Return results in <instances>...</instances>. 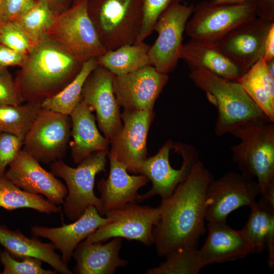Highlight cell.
<instances>
[{
    "instance_id": "obj_1",
    "label": "cell",
    "mask_w": 274,
    "mask_h": 274,
    "mask_svg": "<svg viewBox=\"0 0 274 274\" xmlns=\"http://www.w3.org/2000/svg\"><path fill=\"white\" fill-rule=\"evenodd\" d=\"M213 179L199 160L173 194L161 199L158 207L159 218L153 230L159 256L180 249H197L199 239L206 232V190Z\"/></svg>"
},
{
    "instance_id": "obj_2",
    "label": "cell",
    "mask_w": 274,
    "mask_h": 274,
    "mask_svg": "<svg viewBox=\"0 0 274 274\" xmlns=\"http://www.w3.org/2000/svg\"><path fill=\"white\" fill-rule=\"evenodd\" d=\"M82 64L46 33L27 54L15 81L25 101L41 104L70 83Z\"/></svg>"
},
{
    "instance_id": "obj_3",
    "label": "cell",
    "mask_w": 274,
    "mask_h": 274,
    "mask_svg": "<svg viewBox=\"0 0 274 274\" xmlns=\"http://www.w3.org/2000/svg\"><path fill=\"white\" fill-rule=\"evenodd\" d=\"M188 65L190 79L217 110L214 128L217 136L231 134L242 126L273 122L237 81L222 78L198 66Z\"/></svg>"
},
{
    "instance_id": "obj_4",
    "label": "cell",
    "mask_w": 274,
    "mask_h": 274,
    "mask_svg": "<svg viewBox=\"0 0 274 274\" xmlns=\"http://www.w3.org/2000/svg\"><path fill=\"white\" fill-rule=\"evenodd\" d=\"M231 134L240 140L230 149L240 173L256 179L262 197L274 202V124L242 126Z\"/></svg>"
},
{
    "instance_id": "obj_5",
    "label": "cell",
    "mask_w": 274,
    "mask_h": 274,
    "mask_svg": "<svg viewBox=\"0 0 274 274\" xmlns=\"http://www.w3.org/2000/svg\"><path fill=\"white\" fill-rule=\"evenodd\" d=\"M88 14L107 51L136 44L143 21V0H87Z\"/></svg>"
},
{
    "instance_id": "obj_6",
    "label": "cell",
    "mask_w": 274,
    "mask_h": 274,
    "mask_svg": "<svg viewBox=\"0 0 274 274\" xmlns=\"http://www.w3.org/2000/svg\"><path fill=\"white\" fill-rule=\"evenodd\" d=\"M108 152V150L94 152L75 168L67 165L62 159L51 163V172L63 179L66 185L67 194L63 209L70 221L77 220L90 206H94L101 216L104 215L101 201L95 195L94 186L96 175L106 172Z\"/></svg>"
},
{
    "instance_id": "obj_7",
    "label": "cell",
    "mask_w": 274,
    "mask_h": 274,
    "mask_svg": "<svg viewBox=\"0 0 274 274\" xmlns=\"http://www.w3.org/2000/svg\"><path fill=\"white\" fill-rule=\"evenodd\" d=\"M47 33L82 63L107 51L88 14L87 0L74 3L59 13Z\"/></svg>"
},
{
    "instance_id": "obj_8",
    "label": "cell",
    "mask_w": 274,
    "mask_h": 274,
    "mask_svg": "<svg viewBox=\"0 0 274 274\" xmlns=\"http://www.w3.org/2000/svg\"><path fill=\"white\" fill-rule=\"evenodd\" d=\"M256 17L253 2L216 5L202 1L194 6L185 32L191 40L215 45L231 30Z\"/></svg>"
},
{
    "instance_id": "obj_9",
    "label": "cell",
    "mask_w": 274,
    "mask_h": 274,
    "mask_svg": "<svg viewBox=\"0 0 274 274\" xmlns=\"http://www.w3.org/2000/svg\"><path fill=\"white\" fill-rule=\"evenodd\" d=\"M110 221L89 235L88 243H103L119 237L139 241L147 246L154 244L153 230L159 218L158 207L126 203L105 212Z\"/></svg>"
},
{
    "instance_id": "obj_10",
    "label": "cell",
    "mask_w": 274,
    "mask_h": 274,
    "mask_svg": "<svg viewBox=\"0 0 274 274\" xmlns=\"http://www.w3.org/2000/svg\"><path fill=\"white\" fill-rule=\"evenodd\" d=\"M70 115L41 109L26 135L23 150L39 162L64 158L71 135Z\"/></svg>"
},
{
    "instance_id": "obj_11",
    "label": "cell",
    "mask_w": 274,
    "mask_h": 274,
    "mask_svg": "<svg viewBox=\"0 0 274 274\" xmlns=\"http://www.w3.org/2000/svg\"><path fill=\"white\" fill-rule=\"evenodd\" d=\"M193 5L177 3L168 8L156 22L153 31L158 36L150 46L148 57L150 64L157 71L167 74L176 67L180 59L183 34L192 15Z\"/></svg>"
},
{
    "instance_id": "obj_12",
    "label": "cell",
    "mask_w": 274,
    "mask_h": 274,
    "mask_svg": "<svg viewBox=\"0 0 274 274\" xmlns=\"http://www.w3.org/2000/svg\"><path fill=\"white\" fill-rule=\"evenodd\" d=\"M261 194L257 182L241 173L230 172L209 184L205 196L206 220L226 222L228 215L251 206Z\"/></svg>"
},
{
    "instance_id": "obj_13",
    "label": "cell",
    "mask_w": 274,
    "mask_h": 274,
    "mask_svg": "<svg viewBox=\"0 0 274 274\" xmlns=\"http://www.w3.org/2000/svg\"><path fill=\"white\" fill-rule=\"evenodd\" d=\"M174 143L171 140H168L155 155L147 157L143 162L140 174L147 177L152 185L149 191L139 194L137 202L155 195L160 196L162 199L169 197L177 186L187 178L199 160L197 150L192 145L186 144L183 151L180 168H174L169 160Z\"/></svg>"
},
{
    "instance_id": "obj_14",
    "label": "cell",
    "mask_w": 274,
    "mask_h": 274,
    "mask_svg": "<svg viewBox=\"0 0 274 274\" xmlns=\"http://www.w3.org/2000/svg\"><path fill=\"white\" fill-rule=\"evenodd\" d=\"M154 117L153 111L125 110L121 113L122 127L110 141L109 153L123 163L127 172L140 174L147 158V139Z\"/></svg>"
},
{
    "instance_id": "obj_15",
    "label": "cell",
    "mask_w": 274,
    "mask_h": 274,
    "mask_svg": "<svg viewBox=\"0 0 274 274\" xmlns=\"http://www.w3.org/2000/svg\"><path fill=\"white\" fill-rule=\"evenodd\" d=\"M168 76L151 65L132 72L114 75L113 88L119 105L125 110L153 111Z\"/></svg>"
},
{
    "instance_id": "obj_16",
    "label": "cell",
    "mask_w": 274,
    "mask_h": 274,
    "mask_svg": "<svg viewBox=\"0 0 274 274\" xmlns=\"http://www.w3.org/2000/svg\"><path fill=\"white\" fill-rule=\"evenodd\" d=\"M114 75L99 65L86 80L82 99L96 113L98 126L109 142L122 127L120 106L113 88Z\"/></svg>"
},
{
    "instance_id": "obj_17",
    "label": "cell",
    "mask_w": 274,
    "mask_h": 274,
    "mask_svg": "<svg viewBox=\"0 0 274 274\" xmlns=\"http://www.w3.org/2000/svg\"><path fill=\"white\" fill-rule=\"evenodd\" d=\"M273 24L256 17L231 30L214 45L247 72L262 58L265 40Z\"/></svg>"
},
{
    "instance_id": "obj_18",
    "label": "cell",
    "mask_w": 274,
    "mask_h": 274,
    "mask_svg": "<svg viewBox=\"0 0 274 274\" xmlns=\"http://www.w3.org/2000/svg\"><path fill=\"white\" fill-rule=\"evenodd\" d=\"M9 166L5 176L19 188L30 193L43 195L57 205L63 203L67 194L66 185L23 149Z\"/></svg>"
},
{
    "instance_id": "obj_19",
    "label": "cell",
    "mask_w": 274,
    "mask_h": 274,
    "mask_svg": "<svg viewBox=\"0 0 274 274\" xmlns=\"http://www.w3.org/2000/svg\"><path fill=\"white\" fill-rule=\"evenodd\" d=\"M110 220L101 216L94 206H90L71 224L57 227L34 225L30 231L34 236L50 240L61 252L62 261L68 264L78 245Z\"/></svg>"
},
{
    "instance_id": "obj_20",
    "label": "cell",
    "mask_w": 274,
    "mask_h": 274,
    "mask_svg": "<svg viewBox=\"0 0 274 274\" xmlns=\"http://www.w3.org/2000/svg\"><path fill=\"white\" fill-rule=\"evenodd\" d=\"M208 236L198 249L203 266L244 258L253 253L241 230H235L226 222H208Z\"/></svg>"
},
{
    "instance_id": "obj_21",
    "label": "cell",
    "mask_w": 274,
    "mask_h": 274,
    "mask_svg": "<svg viewBox=\"0 0 274 274\" xmlns=\"http://www.w3.org/2000/svg\"><path fill=\"white\" fill-rule=\"evenodd\" d=\"M108 155L110 165L109 176L107 179L102 178L97 182L104 215L108 211L128 203L136 202L139 190L149 181L143 175H129L123 163L109 152Z\"/></svg>"
},
{
    "instance_id": "obj_22",
    "label": "cell",
    "mask_w": 274,
    "mask_h": 274,
    "mask_svg": "<svg viewBox=\"0 0 274 274\" xmlns=\"http://www.w3.org/2000/svg\"><path fill=\"white\" fill-rule=\"evenodd\" d=\"M122 241L116 237L106 244L82 241L73 255L76 262L73 271L77 274H113L117 268L128 263L119 256Z\"/></svg>"
},
{
    "instance_id": "obj_23",
    "label": "cell",
    "mask_w": 274,
    "mask_h": 274,
    "mask_svg": "<svg viewBox=\"0 0 274 274\" xmlns=\"http://www.w3.org/2000/svg\"><path fill=\"white\" fill-rule=\"evenodd\" d=\"M93 111L81 99L70 115L73 141L69 145L73 159L77 164L94 152L108 150L110 142L99 132Z\"/></svg>"
},
{
    "instance_id": "obj_24",
    "label": "cell",
    "mask_w": 274,
    "mask_h": 274,
    "mask_svg": "<svg viewBox=\"0 0 274 274\" xmlns=\"http://www.w3.org/2000/svg\"><path fill=\"white\" fill-rule=\"evenodd\" d=\"M0 245L15 258L28 256L36 258L48 264L61 274H73L67 264L57 254L53 244L43 243L26 236L19 231L0 225Z\"/></svg>"
},
{
    "instance_id": "obj_25",
    "label": "cell",
    "mask_w": 274,
    "mask_h": 274,
    "mask_svg": "<svg viewBox=\"0 0 274 274\" xmlns=\"http://www.w3.org/2000/svg\"><path fill=\"white\" fill-rule=\"evenodd\" d=\"M180 59H184L188 65L201 67L229 80L237 81L246 72L215 45L191 39L183 44Z\"/></svg>"
},
{
    "instance_id": "obj_26",
    "label": "cell",
    "mask_w": 274,
    "mask_h": 274,
    "mask_svg": "<svg viewBox=\"0 0 274 274\" xmlns=\"http://www.w3.org/2000/svg\"><path fill=\"white\" fill-rule=\"evenodd\" d=\"M246 224L241 230L250 245L253 253H259L267 247L268 263L274 265V203L261 198L250 206Z\"/></svg>"
},
{
    "instance_id": "obj_27",
    "label": "cell",
    "mask_w": 274,
    "mask_h": 274,
    "mask_svg": "<svg viewBox=\"0 0 274 274\" xmlns=\"http://www.w3.org/2000/svg\"><path fill=\"white\" fill-rule=\"evenodd\" d=\"M245 91L272 121H274V59L262 58L237 81Z\"/></svg>"
},
{
    "instance_id": "obj_28",
    "label": "cell",
    "mask_w": 274,
    "mask_h": 274,
    "mask_svg": "<svg viewBox=\"0 0 274 274\" xmlns=\"http://www.w3.org/2000/svg\"><path fill=\"white\" fill-rule=\"evenodd\" d=\"M150 47L144 42L124 45L107 51L96 61L114 75H125L151 65L148 57Z\"/></svg>"
},
{
    "instance_id": "obj_29",
    "label": "cell",
    "mask_w": 274,
    "mask_h": 274,
    "mask_svg": "<svg viewBox=\"0 0 274 274\" xmlns=\"http://www.w3.org/2000/svg\"><path fill=\"white\" fill-rule=\"evenodd\" d=\"M0 208L10 211L28 208L47 215L61 211L57 204L45 199L42 195L24 191L5 176H0Z\"/></svg>"
},
{
    "instance_id": "obj_30",
    "label": "cell",
    "mask_w": 274,
    "mask_h": 274,
    "mask_svg": "<svg viewBox=\"0 0 274 274\" xmlns=\"http://www.w3.org/2000/svg\"><path fill=\"white\" fill-rule=\"evenodd\" d=\"M98 65L96 59L83 62L74 79L59 92L42 102L41 108L70 115L81 100L82 91L86 80Z\"/></svg>"
},
{
    "instance_id": "obj_31",
    "label": "cell",
    "mask_w": 274,
    "mask_h": 274,
    "mask_svg": "<svg viewBox=\"0 0 274 274\" xmlns=\"http://www.w3.org/2000/svg\"><path fill=\"white\" fill-rule=\"evenodd\" d=\"M41 104L0 105V133L14 134L24 141L41 110Z\"/></svg>"
},
{
    "instance_id": "obj_32",
    "label": "cell",
    "mask_w": 274,
    "mask_h": 274,
    "mask_svg": "<svg viewBox=\"0 0 274 274\" xmlns=\"http://www.w3.org/2000/svg\"><path fill=\"white\" fill-rule=\"evenodd\" d=\"M45 0H38L23 15L15 20L31 42L35 44L52 27L57 15Z\"/></svg>"
},
{
    "instance_id": "obj_33",
    "label": "cell",
    "mask_w": 274,
    "mask_h": 274,
    "mask_svg": "<svg viewBox=\"0 0 274 274\" xmlns=\"http://www.w3.org/2000/svg\"><path fill=\"white\" fill-rule=\"evenodd\" d=\"M165 261L149 268L146 274H197L204 267L197 249H180L166 256Z\"/></svg>"
},
{
    "instance_id": "obj_34",
    "label": "cell",
    "mask_w": 274,
    "mask_h": 274,
    "mask_svg": "<svg viewBox=\"0 0 274 274\" xmlns=\"http://www.w3.org/2000/svg\"><path fill=\"white\" fill-rule=\"evenodd\" d=\"M0 261L3 266L1 274H56L54 270L42 267V261L28 256L15 258L6 250L0 251Z\"/></svg>"
},
{
    "instance_id": "obj_35",
    "label": "cell",
    "mask_w": 274,
    "mask_h": 274,
    "mask_svg": "<svg viewBox=\"0 0 274 274\" xmlns=\"http://www.w3.org/2000/svg\"><path fill=\"white\" fill-rule=\"evenodd\" d=\"M185 0H143V21L136 43L144 41L153 31V27L160 16L174 4Z\"/></svg>"
},
{
    "instance_id": "obj_36",
    "label": "cell",
    "mask_w": 274,
    "mask_h": 274,
    "mask_svg": "<svg viewBox=\"0 0 274 274\" xmlns=\"http://www.w3.org/2000/svg\"><path fill=\"white\" fill-rule=\"evenodd\" d=\"M0 44L24 54L35 44L15 20L0 24Z\"/></svg>"
},
{
    "instance_id": "obj_37",
    "label": "cell",
    "mask_w": 274,
    "mask_h": 274,
    "mask_svg": "<svg viewBox=\"0 0 274 274\" xmlns=\"http://www.w3.org/2000/svg\"><path fill=\"white\" fill-rule=\"evenodd\" d=\"M23 141L8 133H0V176H4L6 168L22 149Z\"/></svg>"
},
{
    "instance_id": "obj_38",
    "label": "cell",
    "mask_w": 274,
    "mask_h": 274,
    "mask_svg": "<svg viewBox=\"0 0 274 274\" xmlns=\"http://www.w3.org/2000/svg\"><path fill=\"white\" fill-rule=\"evenodd\" d=\"M24 101L7 67L0 66V105H19Z\"/></svg>"
},
{
    "instance_id": "obj_39",
    "label": "cell",
    "mask_w": 274,
    "mask_h": 274,
    "mask_svg": "<svg viewBox=\"0 0 274 274\" xmlns=\"http://www.w3.org/2000/svg\"><path fill=\"white\" fill-rule=\"evenodd\" d=\"M34 0H3L0 14V24L15 20L29 10Z\"/></svg>"
},
{
    "instance_id": "obj_40",
    "label": "cell",
    "mask_w": 274,
    "mask_h": 274,
    "mask_svg": "<svg viewBox=\"0 0 274 274\" xmlns=\"http://www.w3.org/2000/svg\"><path fill=\"white\" fill-rule=\"evenodd\" d=\"M26 55L0 44V66L7 67L10 66L20 67L24 63Z\"/></svg>"
},
{
    "instance_id": "obj_41",
    "label": "cell",
    "mask_w": 274,
    "mask_h": 274,
    "mask_svg": "<svg viewBox=\"0 0 274 274\" xmlns=\"http://www.w3.org/2000/svg\"><path fill=\"white\" fill-rule=\"evenodd\" d=\"M255 3L258 17L274 21V0H255Z\"/></svg>"
},
{
    "instance_id": "obj_42",
    "label": "cell",
    "mask_w": 274,
    "mask_h": 274,
    "mask_svg": "<svg viewBox=\"0 0 274 274\" xmlns=\"http://www.w3.org/2000/svg\"><path fill=\"white\" fill-rule=\"evenodd\" d=\"M262 58L265 62L274 59V24L270 28L266 36Z\"/></svg>"
},
{
    "instance_id": "obj_43",
    "label": "cell",
    "mask_w": 274,
    "mask_h": 274,
    "mask_svg": "<svg viewBox=\"0 0 274 274\" xmlns=\"http://www.w3.org/2000/svg\"><path fill=\"white\" fill-rule=\"evenodd\" d=\"M35 2L38 0H34ZM51 8L59 14L70 8L73 4V0H45Z\"/></svg>"
},
{
    "instance_id": "obj_44",
    "label": "cell",
    "mask_w": 274,
    "mask_h": 274,
    "mask_svg": "<svg viewBox=\"0 0 274 274\" xmlns=\"http://www.w3.org/2000/svg\"><path fill=\"white\" fill-rule=\"evenodd\" d=\"M209 1L211 3L216 5L233 4L247 2H253L255 3V0H210Z\"/></svg>"
},
{
    "instance_id": "obj_45",
    "label": "cell",
    "mask_w": 274,
    "mask_h": 274,
    "mask_svg": "<svg viewBox=\"0 0 274 274\" xmlns=\"http://www.w3.org/2000/svg\"><path fill=\"white\" fill-rule=\"evenodd\" d=\"M3 0H0V14L2 10V5H3Z\"/></svg>"
},
{
    "instance_id": "obj_46",
    "label": "cell",
    "mask_w": 274,
    "mask_h": 274,
    "mask_svg": "<svg viewBox=\"0 0 274 274\" xmlns=\"http://www.w3.org/2000/svg\"><path fill=\"white\" fill-rule=\"evenodd\" d=\"M80 1H81V0H73V3L77 2Z\"/></svg>"
},
{
    "instance_id": "obj_47",
    "label": "cell",
    "mask_w": 274,
    "mask_h": 274,
    "mask_svg": "<svg viewBox=\"0 0 274 274\" xmlns=\"http://www.w3.org/2000/svg\"><path fill=\"white\" fill-rule=\"evenodd\" d=\"M1 261H0V265H1Z\"/></svg>"
}]
</instances>
